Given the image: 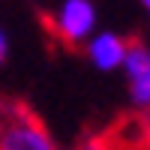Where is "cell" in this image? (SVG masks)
Returning <instances> with one entry per match:
<instances>
[{
  "label": "cell",
  "mask_w": 150,
  "mask_h": 150,
  "mask_svg": "<svg viewBox=\"0 0 150 150\" xmlns=\"http://www.w3.org/2000/svg\"><path fill=\"white\" fill-rule=\"evenodd\" d=\"M9 51H12V39H9V30L0 24V66L9 60Z\"/></svg>",
  "instance_id": "cell-6"
},
{
  "label": "cell",
  "mask_w": 150,
  "mask_h": 150,
  "mask_svg": "<svg viewBox=\"0 0 150 150\" xmlns=\"http://www.w3.org/2000/svg\"><path fill=\"white\" fill-rule=\"evenodd\" d=\"M51 30L66 45H84L99 30V9L93 0H60L51 9Z\"/></svg>",
  "instance_id": "cell-1"
},
{
  "label": "cell",
  "mask_w": 150,
  "mask_h": 150,
  "mask_svg": "<svg viewBox=\"0 0 150 150\" xmlns=\"http://www.w3.org/2000/svg\"><path fill=\"white\" fill-rule=\"evenodd\" d=\"M120 75L126 84L129 105L138 114H150V45L147 42H129Z\"/></svg>",
  "instance_id": "cell-3"
},
{
  "label": "cell",
  "mask_w": 150,
  "mask_h": 150,
  "mask_svg": "<svg viewBox=\"0 0 150 150\" xmlns=\"http://www.w3.org/2000/svg\"><path fill=\"white\" fill-rule=\"evenodd\" d=\"M72 150H117V147H114V141L102 138V135H93V138H84V141H78Z\"/></svg>",
  "instance_id": "cell-5"
},
{
  "label": "cell",
  "mask_w": 150,
  "mask_h": 150,
  "mask_svg": "<svg viewBox=\"0 0 150 150\" xmlns=\"http://www.w3.org/2000/svg\"><path fill=\"white\" fill-rule=\"evenodd\" d=\"M138 3H141V9H144V15L150 18V0H138Z\"/></svg>",
  "instance_id": "cell-7"
},
{
  "label": "cell",
  "mask_w": 150,
  "mask_h": 150,
  "mask_svg": "<svg viewBox=\"0 0 150 150\" xmlns=\"http://www.w3.org/2000/svg\"><path fill=\"white\" fill-rule=\"evenodd\" d=\"M0 150H60L54 135L24 108L0 114Z\"/></svg>",
  "instance_id": "cell-2"
},
{
  "label": "cell",
  "mask_w": 150,
  "mask_h": 150,
  "mask_svg": "<svg viewBox=\"0 0 150 150\" xmlns=\"http://www.w3.org/2000/svg\"><path fill=\"white\" fill-rule=\"evenodd\" d=\"M81 48H84V60H87L96 72L111 75V72H120L123 57H126V48H129V39H126L123 33H117V30L99 27Z\"/></svg>",
  "instance_id": "cell-4"
}]
</instances>
